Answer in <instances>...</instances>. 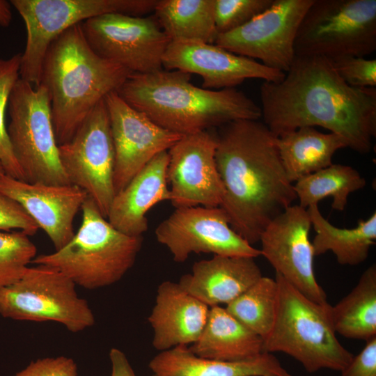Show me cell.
Wrapping results in <instances>:
<instances>
[{
	"mask_svg": "<svg viewBox=\"0 0 376 376\" xmlns=\"http://www.w3.org/2000/svg\"><path fill=\"white\" fill-rule=\"evenodd\" d=\"M168 164V151L158 154L115 194L107 218L114 228L134 237L147 231V212L158 203L170 201Z\"/></svg>",
	"mask_w": 376,
	"mask_h": 376,
	"instance_id": "cell-21",
	"label": "cell"
},
{
	"mask_svg": "<svg viewBox=\"0 0 376 376\" xmlns=\"http://www.w3.org/2000/svg\"><path fill=\"white\" fill-rule=\"evenodd\" d=\"M217 169L224 194L220 207L231 228L250 244L297 199L276 146L259 120L240 119L218 128Z\"/></svg>",
	"mask_w": 376,
	"mask_h": 376,
	"instance_id": "cell-2",
	"label": "cell"
},
{
	"mask_svg": "<svg viewBox=\"0 0 376 376\" xmlns=\"http://www.w3.org/2000/svg\"><path fill=\"white\" fill-rule=\"evenodd\" d=\"M277 304L276 280L263 276L225 308L238 321L264 340L274 325Z\"/></svg>",
	"mask_w": 376,
	"mask_h": 376,
	"instance_id": "cell-30",
	"label": "cell"
},
{
	"mask_svg": "<svg viewBox=\"0 0 376 376\" xmlns=\"http://www.w3.org/2000/svg\"><path fill=\"white\" fill-rule=\"evenodd\" d=\"M6 174L5 173V171H4V169L3 167V165L0 161V176L2 175H4Z\"/></svg>",
	"mask_w": 376,
	"mask_h": 376,
	"instance_id": "cell-40",
	"label": "cell"
},
{
	"mask_svg": "<svg viewBox=\"0 0 376 376\" xmlns=\"http://www.w3.org/2000/svg\"><path fill=\"white\" fill-rule=\"evenodd\" d=\"M14 376H77V366L70 357H45L31 361Z\"/></svg>",
	"mask_w": 376,
	"mask_h": 376,
	"instance_id": "cell-36",
	"label": "cell"
},
{
	"mask_svg": "<svg viewBox=\"0 0 376 376\" xmlns=\"http://www.w3.org/2000/svg\"><path fill=\"white\" fill-rule=\"evenodd\" d=\"M311 227L307 209L292 205L263 231L259 242L263 256L276 270L304 295L320 304L327 303L313 267L314 252L309 240Z\"/></svg>",
	"mask_w": 376,
	"mask_h": 376,
	"instance_id": "cell-15",
	"label": "cell"
},
{
	"mask_svg": "<svg viewBox=\"0 0 376 376\" xmlns=\"http://www.w3.org/2000/svg\"><path fill=\"white\" fill-rule=\"evenodd\" d=\"M189 349L196 355L222 361L253 359L263 352V340L226 308L211 307L205 328Z\"/></svg>",
	"mask_w": 376,
	"mask_h": 376,
	"instance_id": "cell-24",
	"label": "cell"
},
{
	"mask_svg": "<svg viewBox=\"0 0 376 376\" xmlns=\"http://www.w3.org/2000/svg\"><path fill=\"white\" fill-rule=\"evenodd\" d=\"M132 73L98 56L81 23L56 38L46 53L40 83L47 89L58 146L71 140L96 105Z\"/></svg>",
	"mask_w": 376,
	"mask_h": 376,
	"instance_id": "cell-4",
	"label": "cell"
},
{
	"mask_svg": "<svg viewBox=\"0 0 376 376\" xmlns=\"http://www.w3.org/2000/svg\"><path fill=\"white\" fill-rule=\"evenodd\" d=\"M263 276L254 258L213 256L194 263L178 283L210 308L228 304Z\"/></svg>",
	"mask_w": 376,
	"mask_h": 376,
	"instance_id": "cell-22",
	"label": "cell"
},
{
	"mask_svg": "<svg viewBox=\"0 0 376 376\" xmlns=\"http://www.w3.org/2000/svg\"><path fill=\"white\" fill-rule=\"evenodd\" d=\"M311 226L315 231L312 242L314 256L330 251L342 265H358L368 257L376 240V213L359 221L352 228H340L332 225L321 214L318 205L307 208Z\"/></svg>",
	"mask_w": 376,
	"mask_h": 376,
	"instance_id": "cell-26",
	"label": "cell"
},
{
	"mask_svg": "<svg viewBox=\"0 0 376 376\" xmlns=\"http://www.w3.org/2000/svg\"><path fill=\"white\" fill-rule=\"evenodd\" d=\"M210 308L178 283L162 282L148 317L153 331L152 346L159 352L193 344L203 332Z\"/></svg>",
	"mask_w": 376,
	"mask_h": 376,
	"instance_id": "cell-20",
	"label": "cell"
},
{
	"mask_svg": "<svg viewBox=\"0 0 376 376\" xmlns=\"http://www.w3.org/2000/svg\"><path fill=\"white\" fill-rule=\"evenodd\" d=\"M273 0H214L217 35L233 31L265 11Z\"/></svg>",
	"mask_w": 376,
	"mask_h": 376,
	"instance_id": "cell-33",
	"label": "cell"
},
{
	"mask_svg": "<svg viewBox=\"0 0 376 376\" xmlns=\"http://www.w3.org/2000/svg\"><path fill=\"white\" fill-rule=\"evenodd\" d=\"M155 233L176 263L185 262L193 253L254 258L261 256L260 249L231 228L221 207L175 208L157 226Z\"/></svg>",
	"mask_w": 376,
	"mask_h": 376,
	"instance_id": "cell-14",
	"label": "cell"
},
{
	"mask_svg": "<svg viewBox=\"0 0 376 376\" xmlns=\"http://www.w3.org/2000/svg\"><path fill=\"white\" fill-rule=\"evenodd\" d=\"M336 333L347 338L367 341L376 336V266L370 265L357 284L331 306Z\"/></svg>",
	"mask_w": 376,
	"mask_h": 376,
	"instance_id": "cell-27",
	"label": "cell"
},
{
	"mask_svg": "<svg viewBox=\"0 0 376 376\" xmlns=\"http://www.w3.org/2000/svg\"><path fill=\"white\" fill-rule=\"evenodd\" d=\"M10 2L0 0V26L8 27L12 19Z\"/></svg>",
	"mask_w": 376,
	"mask_h": 376,
	"instance_id": "cell-39",
	"label": "cell"
},
{
	"mask_svg": "<svg viewBox=\"0 0 376 376\" xmlns=\"http://www.w3.org/2000/svg\"><path fill=\"white\" fill-rule=\"evenodd\" d=\"M22 54L9 58H0V161L5 173L24 180L22 171L13 153L5 123L6 110L10 93L19 79Z\"/></svg>",
	"mask_w": 376,
	"mask_h": 376,
	"instance_id": "cell-32",
	"label": "cell"
},
{
	"mask_svg": "<svg viewBox=\"0 0 376 376\" xmlns=\"http://www.w3.org/2000/svg\"><path fill=\"white\" fill-rule=\"evenodd\" d=\"M38 229L17 202L0 192V231L21 230L30 236Z\"/></svg>",
	"mask_w": 376,
	"mask_h": 376,
	"instance_id": "cell-35",
	"label": "cell"
},
{
	"mask_svg": "<svg viewBox=\"0 0 376 376\" xmlns=\"http://www.w3.org/2000/svg\"><path fill=\"white\" fill-rule=\"evenodd\" d=\"M115 151V194L156 155L168 151L181 137L128 104L116 91L104 97Z\"/></svg>",
	"mask_w": 376,
	"mask_h": 376,
	"instance_id": "cell-17",
	"label": "cell"
},
{
	"mask_svg": "<svg viewBox=\"0 0 376 376\" xmlns=\"http://www.w3.org/2000/svg\"><path fill=\"white\" fill-rule=\"evenodd\" d=\"M109 359L111 364V376H136L126 355L120 350L111 348Z\"/></svg>",
	"mask_w": 376,
	"mask_h": 376,
	"instance_id": "cell-38",
	"label": "cell"
},
{
	"mask_svg": "<svg viewBox=\"0 0 376 376\" xmlns=\"http://www.w3.org/2000/svg\"><path fill=\"white\" fill-rule=\"evenodd\" d=\"M148 366L155 376H292L272 353L222 361L198 357L186 345L160 352Z\"/></svg>",
	"mask_w": 376,
	"mask_h": 376,
	"instance_id": "cell-23",
	"label": "cell"
},
{
	"mask_svg": "<svg viewBox=\"0 0 376 376\" xmlns=\"http://www.w3.org/2000/svg\"><path fill=\"white\" fill-rule=\"evenodd\" d=\"M7 132L24 181L71 185L61 164L47 89L19 78L8 104Z\"/></svg>",
	"mask_w": 376,
	"mask_h": 376,
	"instance_id": "cell-7",
	"label": "cell"
},
{
	"mask_svg": "<svg viewBox=\"0 0 376 376\" xmlns=\"http://www.w3.org/2000/svg\"><path fill=\"white\" fill-rule=\"evenodd\" d=\"M167 70H180L202 77V88H235L247 79L276 82L285 72L269 68L250 58L235 54L215 44L197 40H173L162 58Z\"/></svg>",
	"mask_w": 376,
	"mask_h": 376,
	"instance_id": "cell-18",
	"label": "cell"
},
{
	"mask_svg": "<svg viewBox=\"0 0 376 376\" xmlns=\"http://www.w3.org/2000/svg\"><path fill=\"white\" fill-rule=\"evenodd\" d=\"M190 79L180 70L132 74L117 93L159 126L182 136L236 120L261 119L260 106L242 91L205 89Z\"/></svg>",
	"mask_w": 376,
	"mask_h": 376,
	"instance_id": "cell-3",
	"label": "cell"
},
{
	"mask_svg": "<svg viewBox=\"0 0 376 376\" xmlns=\"http://www.w3.org/2000/svg\"><path fill=\"white\" fill-rule=\"evenodd\" d=\"M150 376H155V375H150Z\"/></svg>",
	"mask_w": 376,
	"mask_h": 376,
	"instance_id": "cell-41",
	"label": "cell"
},
{
	"mask_svg": "<svg viewBox=\"0 0 376 376\" xmlns=\"http://www.w3.org/2000/svg\"><path fill=\"white\" fill-rule=\"evenodd\" d=\"M261 118L276 137L301 127H321L348 148L367 154L376 136V88H357L337 74L329 58L297 56L279 81L260 87Z\"/></svg>",
	"mask_w": 376,
	"mask_h": 376,
	"instance_id": "cell-1",
	"label": "cell"
},
{
	"mask_svg": "<svg viewBox=\"0 0 376 376\" xmlns=\"http://www.w3.org/2000/svg\"><path fill=\"white\" fill-rule=\"evenodd\" d=\"M217 146V133L209 130L182 136L168 150L169 201L175 208L220 207L224 190L215 161Z\"/></svg>",
	"mask_w": 376,
	"mask_h": 376,
	"instance_id": "cell-16",
	"label": "cell"
},
{
	"mask_svg": "<svg viewBox=\"0 0 376 376\" xmlns=\"http://www.w3.org/2000/svg\"><path fill=\"white\" fill-rule=\"evenodd\" d=\"M58 154L70 183L84 190L107 219L115 196V151L104 99L71 140L58 146Z\"/></svg>",
	"mask_w": 376,
	"mask_h": 376,
	"instance_id": "cell-12",
	"label": "cell"
},
{
	"mask_svg": "<svg viewBox=\"0 0 376 376\" xmlns=\"http://www.w3.org/2000/svg\"><path fill=\"white\" fill-rule=\"evenodd\" d=\"M159 26L173 40L214 44V0H158L154 9Z\"/></svg>",
	"mask_w": 376,
	"mask_h": 376,
	"instance_id": "cell-28",
	"label": "cell"
},
{
	"mask_svg": "<svg viewBox=\"0 0 376 376\" xmlns=\"http://www.w3.org/2000/svg\"><path fill=\"white\" fill-rule=\"evenodd\" d=\"M342 370L341 376H376V336Z\"/></svg>",
	"mask_w": 376,
	"mask_h": 376,
	"instance_id": "cell-37",
	"label": "cell"
},
{
	"mask_svg": "<svg viewBox=\"0 0 376 376\" xmlns=\"http://www.w3.org/2000/svg\"><path fill=\"white\" fill-rule=\"evenodd\" d=\"M365 178L350 166L332 164L329 166L306 175L293 185L299 205L307 209L318 205L327 196L332 198L333 210L343 211L350 194L363 189Z\"/></svg>",
	"mask_w": 376,
	"mask_h": 376,
	"instance_id": "cell-29",
	"label": "cell"
},
{
	"mask_svg": "<svg viewBox=\"0 0 376 376\" xmlns=\"http://www.w3.org/2000/svg\"><path fill=\"white\" fill-rule=\"evenodd\" d=\"M313 1L273 0L268 8L246 24L217 35L214 44L285 73L295 57L299 26Z\"/></svg>",
	"mask_w": 376,
	"mask_h": 376,
	"instance_id": "cell-13",
	"label": "cell"
},
{
	"mask_svg": "<svg viewBox=\"0 0 376 376\" xmlns=\"http://www.w3.org/2000/svg\"><path fill=\"white\" fill-rule=\"evenodd\" d=\"M295 53L329 59L376 49V0H314L299 26Z\"/></svg>",
	"mask_w": 376,
	"mask_h": 376,
	"instance_id": "cell-8",
	"label": "cell"
},
{
	"mask_svg": "<svg viewBox=\"0 0 376 376\" xmlns=\"http://www.w3.org/2000/svg\"><path fill=\"white\" fill-rule=\"evenodd\" d=\"M278 304L274 325L263 340V352H283L309 373L322 369L342 371L354 355L338 340L331 305L311 300L276 273Z\"/></svg>",
	"mask_w": 376,
	"mask_h": 376,
	"instance_id": "cell-6",
	"label": "cell"
},
{
	"mask_svg": "<svg viewBox=\"0 0 376 376\" xmlns=\"http://www.w3.org/2000/svg\"><path fill=\"white\" fill-rule=\"evenodd\" d=\"M26 29L19 78L34 87L52 41L69 28L107 13L141 16L154 10L157 0H11Z\"/></svg>",
	"mask_w": 376,
	"mask_h": 376,
	"instance_id": "cell-9",
	"label": "cell"
},
{
	"mask_svg": "<svg viewBox=\"0 0 376 376\" xmlns=\"http://www.w3.org/2000/svg\"><path fill=\"white\" fill-rule=\"evenodd\" d=\"M74 282L56 268L29 267L15 283L0 288V314L7 318L60 323L73 333L95 323L87 301Z\"/></svg>",
	"mask_w": 376,
	"mask_h": 376,
	"instance_id": "cell-10",
	"label": "cell"
},
{
	"mask_svg": "<svg viewBox=\"0 0 376 376\" xmlns=\"http://www.w3.org/2000/svg\"><path fill=\"white\" fill-rule=\"evenodd\" d=\"M29 237L21 230L0 231V288L19 280L36 257Z\"/></svg>",
	"mask_w": 376,
	"mask_h": 376,
	"instance_id": "cell-31",
	"label": "cell"
},
{
	"mask_svg": "<svg viewBox=\"0 0 376 376\" xmlns=\"http://www.w3.org/2000/svg\"><path fill=\"white\" fill-rule=\"evenodd\" d=\"M81 210V224L70 241L52 253L36 256L31 264L56 268L86 289L112 285L134 265L143 237L117 230L88 196Z\"/></svg>",
	"mask_w": 376,
	"mask_h": 376,
	"instance_id": "cell-5",
	"label": "cell"
},
{
	"mask_svg": "<svg viewBox=\"0 0 376 376\" xmlns=\"http://www.w3.org/2000/svg\"><path fill=\"white\" fill-rule=\"evenodd\" d=\"M279 156L291 183L331 165L339 149L347 142L334 133H323L313 127H301L276 137Z\"/></svg>",
	"mask_w": 376,
	"mask_h": 376,
	"instance_id": "cell-25",
	"label": "cell"
},
{
	"mask_svg": "<svg viewBox=\"0 0 376 376\" xmlns=\"http://www.w3.org/2000/svg\"><path fill=\"white\" fill-rule=\"evenodd\" d=\"M340 77L348 85L357 88L376 86V59L345 56L330 59Z\"/></svg>",
	"mask_w": 376,
	"mask_h": 376,
	"instance_id": "cell-34",
	"label": "cell"
},
{
	"mask_svg": "<svg viewBox=\"0 0 376 376\" xmlns=\"http://www.w3.org/2000/svg\"><path fill=\"white\" fill-rule=\"evenodd\" d=\"M81 25L89 46L100 57L132 74L162 69L163 56L171 40L155 16L107 13Z\"/></svg>",
	"mask_w": 376,
	"mask_h": 376,
	"instance_id": "cell-11",
	"label": "cell"
},
{
	"mask_svg": "<svg viewBox=\"0 0 376 376\" xmlns=\"http://www.w3.org/2000/svg\"><path fill=\"white\" fill-rule=\"evenodd\" d=\"M0 192L23 207L47 234L55 250L73 237L74 219L88 197L84 190L73 185L29 182L6 174L0 176Z\"/></svg>",
	"mask_w": 376,
	"mask_h": 376,
	"instance_id": "cell-19",
	"label": "cell"
}]
</instances>
